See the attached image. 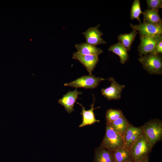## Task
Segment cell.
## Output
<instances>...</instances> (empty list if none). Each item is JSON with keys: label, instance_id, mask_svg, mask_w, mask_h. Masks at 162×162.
<instances>
[{"label": "cell", "instance_id": "cell-10", "mask_svg": "<svg viewBox=\"0 0 162 162\" xmlns=\"http://www.w3.org/2000/svg\"><path fill=\"white\" fill-rule=\"evenodd\" d=\"M72 58L80 62L86 68L89 75H92L99 60L98 56L83 55L77 52H74Z\"/></svg>", "mask_w": 162, "mask_h": 162}, {"label": "cell", "instance_id": "cell-5", "mask_svg": "<svg viewBox=\"0 0 162 162\" xmlns=\"http://www.w3.org/2000/svg\"><path fill=\"white\" fill-rule=\"evenodd\" d=\"M140 43L138 47L140 56L148 54H154L156 45L162 39V35L147 36L140 35Z\"/></svg>", "mask_w": 162, "mask_h": 162}, {"label": "cell", "instance_id": "cell-7", "mask_svg": "<svg viewBox=\"0 0 162 162\" xmlns=\"http://www.w3.org/2000/svg\"><path fill=\"white\" fill-rule=\"evenodd\" d=\"M133 30L136 31L140 35L147 36L162 35V24H153L149 23L140 22L138 25L130 24Z\"/></svg>", "mask_w": 162, "mask_h": 162}, {"label": "cell", "instance_id": "cell-14", "mask_svg": "<svg viewBox=\"0 0 162 162\" xmlns=\"http://www.w3.org/2000/svg\"><path fill=\"white\" fill-rule=\"evenodd\" d=\"M94 162H114L113 152L100 146L95 151Z\"/></svg>", "mask_w": 162, "mask_h": 162}, {"label": "cell", "instance_id": "cell-23", "mask_svg": "<svg viewBox=\"0 0 162 162\" xmlns=\"http://www.w3.org/2000/svg\"><path fill=\"white\" fill-rule=\"evenodd\" d=\"M146 2L148 9L158 11L159 9L162 8V0H147Z\"/></svg>", "mask_w": 162, "mask_h": 162}, {"label": "cell", "instance_id": "cell-4", "mask_svg": "<svg viewBox=\"0 0 162 162\" xmlns=\"http://www.w3.org/2000/svg\"><path fill=\"white\" fill-rule=\"evenodd\" d=\"M143 69L149 74H162V58L160 55L152 54L140 56L138 59Z\"/></svg>", "mask_w": 162, "mask_h": 162}, {"label": "cell", "instance_id": "cell-16", "mask_svg": "<svg viewBox=\"0 0 162 162\" xmlns=\"http://www.w3.org/2000/svg\"><path fill=\"white\" fill-rule=\"evenodd\" d=\"M108 50L119 56L120 62L121 64H124L129 58L127 50L119 41L110 46Z\"/></svg>", "mask_w": 162, "mask_h": 162}, {"label": "cell", "instance_id": "cell-22", "mask_svg": "<svg viewBox=\"0 0 162 162\" xmlns=\"http://www.w3.org/2000/svg\"><path fill=\"white\" fill-rule=\"evenodd\" d=\"M124 116L123 112L120 110L109 109L107 110L106 114V123L112 122Z\"/></svg>", "mask_w": 162, "mask_h": 162}, {"label": "cell", "instance_id": "cell-15", "mask_svg": "<svg viewBox=\"0 0 162 162\" xmlns=\"http://www.w3.org/2000/svg\"><path fill=\"white\" fill-rule=\"evenodd\" d=\"M130 124L124 116L112 122L106 123V124L111 126L123 137Z\"/></svg>", "mask_w": 162, "mask_h": 162}, {"label": "cell", "instance_id": "cell-20", "mask_svg": "<svg viewBox=\"0 0 162 162\" xmlns=\"http://www.w3.org/2000/svg\"><path fill=\"white\" fill-rule=\"evenodd\" d=\"M140 127L134 126L130 124L123 136L124 147L129 150L130 140L134 134L140 129Z\"/></svg>", "mask_w": 162, "mask_h": 162}, {"label": "cell", "instance_id": "cell-17", "mask_svg": "<svg viewBox=\"0 0 162 162\" xmlns=\"http://www.w3.org/2000/svg\"><path fill=\"white\" fill-rule=\"evenodd\" d=\"M143 17V22L153 24H162V21L158 11L148 9L142 13Z\"/></svg>", "mask_w": 162, "mask_h": 162}, {"label": "cell", "instance_id": "cell-19", "mask_svg": "<svg viewBox=\"0 0 162 162\" xmlns=\"http://www.w3.org/2000/svg\"><path fill=\"white\" fill-rule=\"evenodd\" d=\"M112 152L114 162H125L132 159L129 150L124 147L119 148Z\"/></svg>", "mask_w": 162, "mask_h": 162}, {"label": "cell", "instance_id": "cell-12", "mask_svg": "<svg viewBox=\"0 0 162 162\" xmlns=\"http://www.w3.org/2000/svg\"><path fill=\"white\" fill-rule=\"evenodd\" d=\"M93 99V102L90 106L91 108L88 110H86L85 107L81 104L77 103L82 107V112L80 114L82 116V122L79 126V127H84L86 125L92 124L95 122H99L100 120L95 118L94 114V109L98 107L94 108V103L95 99L94 97Z\"/></svg>", "mask_w": 162, "mask_h": 162}, {"label": "cell", "instance_id": "cell-6", "mask_svg": "<svg viewBox=\"0 0 162 162\" xmlns=\"http://www.w3.org/2000/svg\"><path fill=\"white\" fill-rule=\"evenodd\" d=\"M105 80L103 78L96 77L92 74L82 76L73 81L65 83L64 85L76 88L92 89L97 88L100 82Z\"/></svg>", "mask_w": 162, "mask_h": 162}, {"label": "cell", "instance_id": "cell-24", "mask_svg": "<svg viewBox=\"0 0 162 162\" xmlns=\"http://www.w3.org/2000/svg\"><path fill=\"white\" fill-rule=\"evenodd\" d=\"M162 53V39L157 44L154 51V55H158Z\"/></svg>", "mask_w": 162, "mask_h": 162}, {"label": "cell", "instance_id": "cell-26", "mask_svg": "<svg viewBox=\"0 0 162 162\" xmlns=\"http://www.w3.org/2000/svg\"><path fill=\"white\" fill-rule=\"evenodd\" d=\"M125 162H134L132 159L126 161Z\"/></svg>", "mask_w": 162, "mask_h": 162}, {"label": "cell", "instance_id": "cell-11", "mask_svg": "<svg viewBox=\"0 0 162 162\" xmlns=\"http://www.w3.org/2000/svg\"><path fill=\"white\" fill-rule=\"evenodd\" d=\"M81 94L82 92L78 91L76 88L73 91H69L58 100V103L63 106L66 111L70 114L74 110V104L78 98L79 95Z\"/></svg>", "mask_w": 162, "mask_h": 162}, {"label": "cell", "instance_id": "cell-3", "mask_svg": "<svg viewBox=\"0 0 162 162\" xmlns=\"http://www.w3.org/2000/svg\"><path fill=\"white\" fill-rule=\"evenodd\" d=\"M153 147L143 134L131 146L129 151L134 162H139L148 156Z\"/></svg>", "mask_w": 162, "mask_h": 162}, {"label": "cell", "instance_id": "cell-8", "mask_svg": "<svg viewBox=\"0 0 162 162\" xmlns=\"http://www.w3.org/2000/svg\"><path fill=\"white\" fill-rule=\"evenodd\" d=\"M108 80L111 82L110 86L101 89L102 94L109 100H119L121 98V92L125 86L119 84L112 77H110Z\"/></svg>", "mask_w": 162, "mask_h": 162}, {"label": "cell", "instance_id": "cell-2", "mask_svg": "<svg viewBox=\"0 0 162 162\" xmlns=\"http://www.w3.org/2000/svg\"><path fill=\"white\" fill-rule=\"evenodd\" d=\"M100 146L113 152L124 147L123 137L111 126L106 124L105 135Z\"/></svg>", "mask_w": 162, "mask_h": 162}, {"label": "cell", "instance_id": "cell-21", "mask_svg": "<svg viewBox=\"0 0 162 162\" xmlns=\"http://www.w3.org/2000/svg\"><path fill=\"white\" fill-rule=\"evenodd\" d=\"M143 12L140 8V2L139 0H135L134 1L131 8L130 18L131 20H137L141 22L140 16L142 14Z\"/></svg>", "mask_w": 162, "mask_h": 162}, {"label": "cell", "instance_id": "cell-9", "mask_svg": "<svg viewBox=\"0 0 162 162\" xmlns=\"http://www.w3.org/2000/svg\"><path fill=\"white\" fill-rule=\"evenodd\" d=\"M99 26V24L95 27L89 28L82 32L86 43L95 46L106 44V42L101 37L103 33L98 29Z\"/></svg>", "mask_w": 162, "mask_h": 162}, {"label": "cell", "instance_id": "cell-1", "mask_svg": "<svg viewBox=\"0 0 162 162\" xmlns=\"http://www.w3.org/2000/svg\"><path fill=\"white\" fill-rule=\"evenodd\" d=\"M143 134L153 147L162 138V122L159 119H151L141 127Z\"/></svg>", "mask_w": 162, "mask_h": 162}, {"label": "cell", "instance_id": "cell-25", "mask_svg": "<svg viewBox=\"0 0 162 162\" xmlns=\"http://www.w3.org/2000/svg\"><path fill=\"white\" fill-rule=\"evenodd\" d=\"M139 162H149V155L147 156L143 160Z\"/></svg>", "mask_w": 162, "mask_h": 162}, {"label": "cell", "instance_id": "cell-13", "mask_svg": "<svg viewBox=\"0 0 162 162\" xmlns=\"http://www.w3.org/2000/svg\"><path fill=\"white\" fill-rule=\"evenodd\" d=\"M75 46L77 52L82 55L98 56L103 52V51L100 48L86 43L76 44Z\"/></svg>", "mask_w": 162, "mask_h": 162}, {"label": "cell", "instance_id": "cell-18", "mask_svg": "<svg viewBox=\"0 0 162 162\" xmlns=\"http://www.w3.org/2000/svg\"><path fill=\"white\" fill-rule=\"evenodd\" d=\"M137 34L138 32L136 31L133 30L132 31L128 33L118 35L117 38L119 41L126 48L128 51H129Z\"/></svg>", "mask_w": 162, "mask_h": 162}]
</instances>
